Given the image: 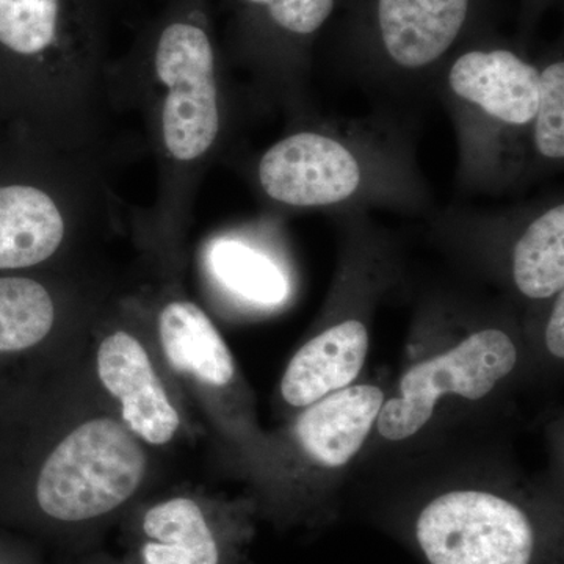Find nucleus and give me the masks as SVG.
I'll use <instances>...</instances> for the list:
<instances>
[{"label":"nucleus","instance_id":"9","mask_svg":"<svg viewBox=\"0 0 564 564\" xmlns=\"http://www.w3.org/2000/svg\"><path fill=\"white\" fill-rule=\"evenodd\" d=\"M369 351V332L350 318L325 329L293 356L281 381V393L292 406H310L347 388L361 372Z\"/></svg>","mask_w":564,"mask_h":564},{"label":"nucleus","instance_id":"19","mask_svg":"<svg viewBox=\"0 0 564 564\" xmlns=\"http://www.w3.org/2000/svg\"><path fill=\"white\" fill-rule=\"evenodd\" d=\"M262 10L274 28L293 39H310L336 9V0H243Z\"/></svg>","mask_w":564,"mask_h":564},{"label":"nucleus","instance_id":"1","mask_svg":"<svg viewBox=\"0 0 564 564\" xmlns=\"http://www.w3.org/2000/svg\"><path fill=\"white\" fill-rule=\"evenodd\" d=\"M440 91L456 129L463 187L497 191L529 173L540 66L508 47H474L447 63Z\"/></svg>","mask_w":564,"mask_h":564},{"label":"nucleus","instance_id":"4","mask_svg":"<svg viewBox=\"0 0 564 564\" xmlns=\"http://www.w3.org/2000/svg\"><path fill=\"white\" fill-rule=\"evenodd\" d=\"M417 540L430 564H530L534 549L524 511L481 491L447 492L426 505Z\"/></svg>","mask_w":564,"mask_h":564},{"label":"nucleus","instance_id":"8","mask_svg":"<svg viewBox=\"0 0 564 564\" xmlns=\"http://www.w3.org/2000/svg\"><path fill=\"white\" fill-rule=\"evenodd\" d=\"M99 380L122 406V421L135 436L154 445L170 443L180 414L152 369L148 351L132 334L117 332L98 350Z\"/></svg>","mask_w":564,"mask_h":564},{"label":"nucleus","instance_id":"6","mask_svg":"<svg viewBox=\"0 0 564 564\" xmlns=\"http://www.w3.org/2000/svg\"><path fill=\"white\" fill-rule=\"evenodd\" d=\"M518 350L500 329H481L454 350L417 364L400 381L399 399L389 400L377 417L378 432L389 441L414 436L432 419L437 400L447 393L484 399L514 369Z\"/></svg>","mask_w":564,"mask_h":564},{"label":"nucleus","instance_id":"3","mask_svg":"<svg viewBox=\"0 0 564 564\" xmlns=\"http://www.w3.org/2000/svg\"><path fill=\"white\" fill-rule=\"evenodd\" d=\"M144 473L147 455L135 434L113 419H91L47 456L36 480V507L57 525L90 524L129 502Z\"/></svg>","mask_w":564,"mask_h":564},{"label":"nucleus","instance_id":"14","mask_svg":"<svg viewBox=\"0 0 564 564\" xmlns=\"http://www.w3.org/2000/svg\"><path fill=\"white\" fill-rule=\"evenodd\" d=\"M513 247V280L530 300H549L564 288V204L533 212Z\"/></svg>","mask_w":564,"mask_h":564},{"label":"nucleus","instance_id":"10","mask_svg":"<svg viewBox=\"0 0 564 564\" xmlns=\"http://www.w3.org/2000/svg\"><path fill=\"white\" fill-rule=\"evenodd\" d=\"M383 402V392L369 384L329 393L299 419V443L321 466H344L361 451Z\"/></svg>","mask_w":564,"mask_h":564},{"label":"nucleus","instance_id":"15","mask_svg":"<svg viewBox=\"0 0 564 564\" xmlns=\"http://www.w3.org/2000/svg\"><path fill=\"white\" fill-rule=\"evenodd\" d=\"M209 267L228 291L259 306H278L288 299L289 282L280 267L262 252L239 240L212 245Z\"/></svg>","mask_w":564,"mask_h":564},{"label":"nucleus","instance_id":"12","mask_svg":"<svg viewBox=\"0 0 564 564\" xmlns=\"http://www.w3.org/2000/svg\"><path fill=\"white\" fill-rule=\"evenodd\" d=\"M65 239V220L46 192L31 185L0 187V270L47 261Z\"/></svg>","mask_w":564,"mask_h":564},{"label":"nucleus","instance_id":"16","mask_svg":"<svg viewBox=\"0 0 564 564\" xmlns=\"http://www.w3.org/2000/svg\"><path fill=\"white\" fill-rule=\"evenodd\" d=\"M54 321V302L44 285L29 278L0 276V352L43 343Z\"/></svg>","mask_w":564,"mask_h":564},{"label":"nucleus","instance_id":"18","mask_svg":"<svg viewBox=\"0 0 564 564\" xmlns=\"http://www.w3.org/2000/svg\"><path fill=\"white\" fill-rule=\"evenodd\" d=\"M530 158L543 165L564 161V62L540 68V101L530 132Z\"/></svg>","mask_w":564,"mask_h":564},{"label":"nucleus","instance_id":"2","mask_svg":"<svg viewBox=\"0 0 564 564\" xmlns=\"http://www.w3.org/2000/svg\"><path fill=\"white\" fill-rule=\"evenodd\" d=\"M377 133L317 124L270 147L258 166L259 184L273 202L292 209L343 210L362 204L421 203L419 177L408 154Z\"/></svg>","mask_w":564,"mask_h":564},{"label":"nucleus","instance_id":"17","mask_svg":"<svg viewBox=\"0 0 564 564\" xmlns=\"http://www.w3.org/2000/svg\"><path fill=\"white\" fill-rule=\"evenodd\" d=\"M62 21V0H0V44L36 57L57 44Z\"/></svg>","mask_w":564,"mask_h":564},{"label":"nucleus","instance_id":"21","mask_svg":"<svg viewBox=\"0 0 564 564\" xmlns=\"http://www.w3.org/2000/svg\"><path fill=\"white\" fill-rule=\"evenodd\" d=\"M0 564H9V563H6V562H0Z\"/></svg>","mask_w":564,"mask_h":564},{"label":"nucleus","instance_id":"5","mask_svg":"<svg viewBox=\"0 0 564 564\" xmlns=\"http://www.w3.org/2000/svg\"><path fill=\"white\" fill-rule=\"evenodd\" d=\"M154 66L159 80L169 90L162 113L166 150L176 161H198L220 133L217 70L209 33L196 22H172L159 36Z\"/></svg>","mask_w":564,"mask_h":564},{"label":"nucleus","instance_id":"11","mask_svg":"<svg viewBox=\"0 0 564 564\" xmlns=\"http://www.w3.org/2000/svg\"><path fill=\"white\" fill-rule=\"evenodd\" d=\"M139 534V564H221L217 533L199 503L188 497L148 508Z\"/></svg>","mask_w":564,"mask_h":564},{"label":"nucleus","instance_id":"7","mask_svg":"<svg viewBox=\"0 0 564 564\" xmlns=\"http://www.w3.org/2000/svg\"><path fill=\"white\" fill-rule=\"evenodd\" d=\"M473 9L474 0H373L378 55L402 79L429 76L462 40Z\"/></svg>","mask_w":564,"mask_h":564},{"label":"nucleus","instance_id":"13","mask_svg":"<svg viewBox=\"0 0 564 564\" xmlns=\"http://www.w3.org/2000/svg\"><path fill=\"white\" fill-rule=\"evenodd\" d=\"M159 334L166 359L177 372L210 386L231 383V351L202 307L191 302L166 304L159 317Z\"/></svg>","mask_w":564,"mask_h":564},{"label":"nucleus","instance_id":"20","mask_svg":"<svg viewBox=\"0 0 564 564\" xmlns=\"http://www.w3.org/2000/svg\"><path fill=\"white\" fill-rule=\"evenodd\" d=\"M545 344L549 350L556 358L564 356V292L556 293L554 306H552L551 317H549L547 328H545Z\"/></svg>","mask_w":564,"mask_h":564}]
</instances>
